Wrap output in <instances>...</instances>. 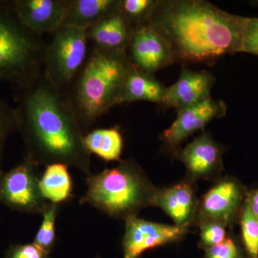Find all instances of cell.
Listing matches in <instances>:
<instances>
[{"instance_id": "1", "label": "cell", "mask_w": 258, "mask_h": 258, "mask_svg": "<svg viewBox=\"0 0 258 258\" xmlns=\"http://www.w3.org/2000/svg\"><path fill=\"white\" fill-rule=\"evenodd\" d=\"M14 108L17 132L21 136L24 157L38 165L63 164L91 174V154L63 91L41 76L20 91Z\"/></svg>"}, {"instance_id": "2", "label": "cell", "mask_w": 258, "mask_h": 258, "mask_svg": "<svg viewBox=\"0 0 258 258\" xmlns=\"http://www.w3.org/2000/svg\"><path fill=\"white\" fill-rule=\"evenodd\" d=\"M247 18L203 0L160 1L150 22L167 39L176 61L213 62L242 52Z\"/></svg>"}, {"instance_id": "3", "label": "cell", "mask_w": 258, "mask_h": 258, "mask_svg": "<svg viewBox=\"0 0 258 258\" xmlns=\"http://www.w3.org/2000/svg\"><path fill=\"white\" fill-rule=\"evenodd\" d=\"M132 66L126 52L92 45L87 58L66 94L83 134L102 115L120 104L125 78Z\"/></svg>"}, {"instance_id": "4", "label": "cell", "mask_w": 258, "mask_h": 258, "mask_svg": "<svg viewBox=\"0 0 258 258\" xmlns=\"http://www.w3.org/2000/svg\"><path fill=\"white\" fill-rule=\"evenodd\" d=\"M81 204L114 218L137 216L142 209L153 206L155 187L137 163L128 159L99 174H90Z\"/></svg>"}, {"instance_id": "5", "label": "cell", "mask_w": 258, "mask_h": 258, "mask_svg": "<svg viewBox=\"0 0 258 258\" xmlns=\"http://www.w3.org/2000/svg\"><path fill=\"white\" fill-rule=\"evenodd\" d=\"M45 46L18 18L13 0H0V81L19 91L31 86L43 71Z\"/></svg>"}, {"instance_id": "6", "label": "cell", "mask_w": 258, "mask_h": 258, "mask_svg": "<svg viewBox=\"0 0 258 258\" xmlns=\"http://www.w3.org/2000/svg\"><path fill=\"white\" fill-rule=\"evenodd\" d=\"M87 30L62 25L52 34L43 52L44 76L66 93L86 62L88 54Z\"/></svg>"}, {"instance_id": "7", "label": "cell", "mask_w": 258, "mask_h": 258, "mask_svg": "<svg viewBox=\"0 0 258 258\" xmlns=\"http://www.w3.org/2000/svg\"><path fill=\"white\" fill-rule=\"evenodd\" d=\"M37 165L23 158L0 175V204L20 213L42 215L50 202L44 198L36 173Z\"/></svg>"}, {"instance_id": "8", "label": "cell", "mask_w": 258, "mask_h": 258, "mask_svg": "<svg viewBox=\"0 0 258 258\" xmlns=\"http://www.w3.org/2000/svg\"><path fill=\"white\" fill-rule=\"evenodd\" d=\"M126 54L133 67L152 75L176 61L170 43L150 20L134 27Z\"/></svg>"}, {"instance_id": "9", "label": "cell", "mask_w": 258, "mask_h": 258, "mask_svg": "<svg viewBox=\"0 0 258 258\" xmlns=\"http://www.w3.org/2000/svg\"><path fill=\"white\" fill-rule=\"evenodd\" d=\"M123 258H139L144 252L178 242L188 230L176 225L147 221L137 216L125 219Z\"/></svg>"}, {"instance_id": "10", "label": "cell", "mask_w": 258, "mask_h": 258, "mask_svg": "<svg viewBox=\"0 0 258 258\" xmlns=\"http://www.w3.org/2000/svg\"><path fill=\"white\" fill-rule=\"evenodd\" d=\"M242 185L232 178L219 179L199 202L195 222L199 225L217 222L228 227L234 221L244 203Z\"/></svg>"}, {"instance_id": "11", "label": "cell", "mask_w": 258, "mask_h": 258, "mask_svg": "<svg viewBox=\"0 0 258 258\" xmlns=\"http://www.w3.org/2000/svg\"><path fill=\"white\" fill-rule=\"evenodd\" d=\"M225 113V103L212 98L180 110L172 124L161 134V140L166 149L176 155L185 139L205 128L215 118L223 116Z\"/></svg>"}, {"instance_id": "12", "label": "cell", "mask_w": 258, "mask_h": 258, "mask_svg": "<svg viewBox=\"0 0 258 258\" xmlns=\"http://www.w3.org/2000/svg\"><path fill=\"white\" fill-rule=\"evenodd\" d=\"M222 148L212 136L204 133L177 153L191 180L212 179L223 170Z\"/></svg>"}, {"instance_id": "13", "label": "cell", "mask_w": 258, "mask_h": 258, "mask_svg": "<svg viewBox=\"0 0 258 258\" xmlns=\"http://www.w3.org/2000/svg\"><path fill=\"white\" fill-rule=\"evenodd\" d=\"M18 18L39 36L53 34L63 25L69 0H13Z\"/></svg>"}, {"instance_id": "14", "label": "cell", "mask_w": 258, "mask_h": 258, "mask_svg": "<svg viewBox=\"0 0 258 258\" xmlns=\"http://www.w3.org/2000/svg\"><path fill=\"white\" fill-rule=\"evenodd\" d=\"M215 78L208 71H191L183 67L179 79L165 88L159 106L179 111L211 98Z\"/></svg>"}, {"instance_id": "15", "label": "cell", "mask_w": 258, "mask_h": 258, "mask_svg": "<svg viewBox=\"0 0 258 258\" xmlns=\"http://www.w3.org/2000/svg\"><path fill=\"white\" fill-rule=\"evenodd\" d=\"M199 201L190 181H181L169 187L158 189L153 206L161 208L174 225L188 230L195 222Z\"/></svg>"}, {"instance_id": "16", "label": "cell", "mask_w": 258, "mask_h": 258, "mask_svg": "<svg viewBox=\"0 0 258 258\" xmlns=\"http://www.w3.org/2000/svg\"><path fill=\"white\" fill-rule=\"evenodd\" d=\"M134 27L120 10L87 30L88 41L102 50L126 52Z\"/></svg>"}, {"instance_id": "17", "label": "cell", "mask_w": 258, "mask_h": 258, "mask_svg": "<svg viewBox=\"0 0 258 258\" xmlns=\"http://www.w3.org/2000/svg\"><path fill=\"white\" fill-rule=\"evenodd\" d=\"M120 0H69L63 25L88 30L119 10Z\"/></svg>"}, {"instance_id": "18", "label": "cell", "mask_w": 258, "mask_h": 258, "mask_svg": "<svg viewBox=\"0 0 258 258\" xmlns=\"http://www.w3.org/2000/svg\"><path fill=\"white\" fill-rule=\"evenodd\" d=\"M165 87L154 75L147 74L132 66L123 83L120 104L134 101L161 103Z\"/></svg>"}, {"instance_id": "19", "label": "cell", "mask_w": 258, "mask_h": 258, "mask_svg": "<svg viewBox=\"0 0 258 258\" xmlns=\"http://www.w3.org/2000/svg\"><path fill=\"white\" fill-rule=\"evenodd\" d=\"M83 144L90 154L106 161H120L123 140L118 128H97L85 134Z\"/></svg>"}, {"instance_id": "20", "label": "cell", "mask_w": 258, "mask_h": 258, "mask_svg": "<svg viewBox=\"0 0 258 258\" xmlns=\"http://www.w3.org/2000/svg\"><path fill=\"white\" fill-rule=\"evenodd\" d=\"M42 195L50 203L59 204L68 201L72 197L73 182L69 166L53 164L46 166L40 179Z\"/></svg>"}, {"instance_id": "21", "label": "cell", "mask_w": 258, "mask_h": 258, "mask_svg": "<svg viewBox=\"0 0 258 258\" xmlns=\"http://www.w3.org/2000/svg\"><path fill=\"white\" fill-rule=\"evenodd\" d=\"M159 3V0H120L119 10L134 28L149 21Z\"/></svg>"}, {"instance_id": "22", "label": "cell", "mask_w": 258, "mask_h": 258, "mask_svg": "<svg viewBox=\"0 0 258 258\" xmlns=\"http://www.w3.org/2000/svg\"><path fill=\"white\" fill-rule=\"evenodd\" d=\"M58 212L57 204L49 203L42 212V221L37 231L34 243L50 254L55 241V225Z\"/></svg>"}, {"instance_id": "23", "label": "cell", "mask_w": 258, "mask_h": 258, "mask_svg": "<svg viewBox=\"0 0 258 258\" xmlns=\"http://www.w3.org/2000/svg\"><path fill=\"white\" fill-rule=\"evenodd\" d=\"M241 243L246 258H258V220L245 205L240 212Z\"/></svg>"}, {"instance_id": "24", "label": "cell", "mask_w": 258, "mask_h": 258, "mask_svg": "<svg viewBox=\"0 0 258 258\" xmlns=\"http://www.w3.org/2000/svg\"><path fill=\"white\" fill-rule=\"evenodd\" d=\"M17 131L16 117L14 108L0 99V175L3 170V160L7 140L13 132Z\"/></svg>"}, {"instance_id": "25", "label": "cell", "mask_w": 258, "mask_h": 258, "mask_svg": "<svg viewBox=\"0 0 258 258\" xmlns=\"http://www.w3.org/2000/svg\"><path fill=\"white\" fill-rule=\"evenodd\" d=\"M200 229V243L202 249L210 248L221 243L227 237V226L217 222H206L199 225Z\"/></svg>"}, {"instance_id": "26", "label": "cell", "mask_w": 258, "mask_h": 258, "mask_svg": "<svg viewBox=\"0 0 258 258\" xmlns=\"http://www.w3.org/2000/svg\"><path fill=\"white\" fill-rule=\"evenodd\" d=\"M205 251V258H246L242 243L228 235L221 243Z\"/></svg>"}, {"instance_id": "27", "label": "cell", "mask_w": 258, "mask_h": 258, "mask_svg": "<svg viewBox=\"0 0 258 258\" xmlns=\"http://www.w3.org/2000/svg\"><path fill=\"white\" fill-rule=\"evenodd\" d=\"M49 254L32 242L12 244L5 251L4 258H49Z\"/></svg>"}, {"instance_id": "28", "label": "cell", "mask_w": 258, "mask_h": 258, "mask_svg": "<svg viewBox=\"0 0 258 258\" xmlns=\"http://www.w3.org/2000/svg\"><path fill=\"white\" fill-rule=\"evenodd\" d=\"M242 52L258 56V18H247Z\"/></svg>"}, {"instance_id": "29", "label": "cell", "mask_w": 258, "mask_h": 258, "mask_svg": "<svg viewBox=\"0 0 258 258\" xmlns=\"http://www.w3.org/2000/svg\"><path fill=\"white\" fill-rule=\"evenodd\" d=\"M244 204L258 220V189L247 194L244 199Z\"/></svg>"}]
</instances>
